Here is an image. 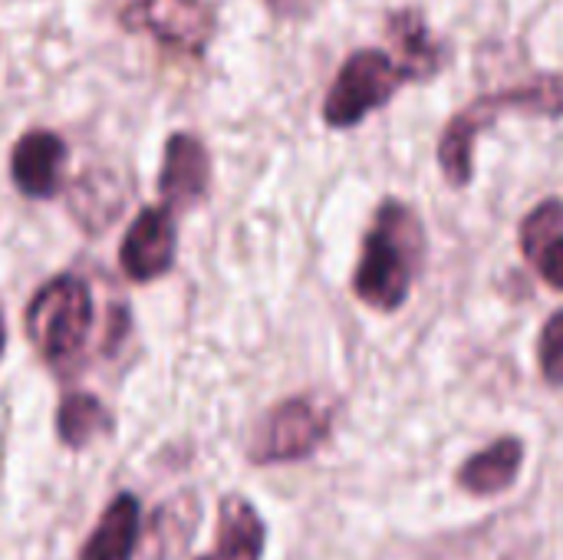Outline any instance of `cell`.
Masks as SVG:
<instances>
[{"label":"cell","instance_id":"cell-1","mask_svg":"<svg viewBox=\"0 0 563 560\" xmlns=\"http://www.w3.org/2000/svg\"><path fill=\"white\" fill-rule=\"evenodd\" d=\"M422 261V224L402 201H386L363 241L356 267V297L376 310H396L409 297Z\"/></svg>","mask_w":563,"mask_h":560},{"label":"cell","instance_id":"cell-2","mask_svg":"<svg viewBox=\"0 0 563 560\" xmlns=\"http://www.w3.org/2000/svg\"><path fill=\"white\" fill-rule=\"evenodd\" d=\"M515 106L531 109V112H544V116H561L563 79L561 76H541L528 86L492 92V96L472 102L462 116H455L449 122V129L442 132V142H439V162H442V172L452 185L462 188L472 178V145H475L478 129L485 122H492L495 116L515 109Z\"/></svg>","mask_w":563,"mask_h":560},{"label":"cell","instance_id":"cell-3","mask_svg":"<svg viewBox=\"0 0 563 560\" xmlns=\"http://www.w3.org/2000/svg\"><path fill=\"white\" fill-rule=\"evenodd\" d=\"M92 330V294L86 281L63 274L40 287L26 307V333L40 356L53 366L73 363Z\"/></svg>","mask_w":563,"mask_h":560},{"label":"cell","instance_id":"cell-4","mask_svg":"<svg viewBox=\"0 0 563 560\" xmlns=\"http://www.w3.org/2000/svg\"><path fill=\"white\" fill-rule=\"evenodd\" d=\"M402 79L406 76L396 59L379 50H360L343 63L330 96L323 99V119L333 129H350L373 109L386 106Z\"/></svg>","mask_w":563,"mask_h":560},{"label":"cell","instance_id":"cell-5","mask_svg":"<svg viewBox=\"0 0 563 560\" xmlns=\"http://www.w3.org/2000/svg\"><path fill=\"white\" fill-rule=\"evenodd\" d=\"M330 436V413L320 409L310 399H287L271 416L261 422L251 459L257 465H274V462H297L313 455L323 439Z\"/></svg>","mask_w":563,"mask_h":560},{"label":"cell","instance_id":"cell-6","mask_svg":"<svg viewBox=\"0 0 563 560\" xmlns=\"http://www.w3.org/2000/svg\"><path fill=\"white\" fill-rule=\"evenodd\" d=\"M122 20L132 30H148L162 43L191 53H198L214 30V13L201 0H129Z\"/></svg>","mask_w":563,"mask_h":560},{"label":"cell","instance_id":"cell-7","mask_svg":"<svg viewBox=\"0 0 563 560\" xmlns=\"http://www.w3.org/2000/svg\"><path fill=\"white\" fill-rule=\"evenodd\" d=\"M122 271L132 281H155L168 274L175 261V218L168 208H145L129 228L122 251Z\"/></svg>","mask_w":563,"mask_h":560},{"label":"cell","instance_id":"cell-8","mask_svg":"<svg viewBox=\"0 0 563 560\" xmlns=\"http://www.w3.org/2000/svg\"><path fill=\"white\" fill-rule=\"evenodd\" d=\"M66 165V142L56 132L33 129L13 145L10 175L26 198H49L59 191Z\"/></svg>","mask_w":563,"mask_h":560},{"label":"cell","instance_id":"cell-9","mask_svg":"<svg viewBox=\"0 0 563 560\" xmlns=\"http://www.w3.org/2000/svg\"><path fill=\"white\" fill-rule=\"evenodd\" d=\"M208 178H211L208 149L188 132L172 135L165 145V162H162V175H158L162 198L172 208H191L208 191Z\"/></svg>","mask_w":563,"mask_h":560},{"label":"cell","instance_id":"cell-10","mask_svg":"<svg viewBox=\"0 0 563 560\" xmlns=\"http://www.w3.org/2000/svg\"><path fill=\"white\" fill-rule=\"evenodd\" d=\"M521 251L538 267V274L563 290V201L548 198L521 224Z\"/></svg>","mask_w":563,"mask_h":560},{"label":"cell","instance_id":"cell-11","mask_svg":"<svg viewBox=\"0 0 563 560\" xmlns=\"http://www.w3.org/2000/svg\"><path fill=\"white\" fill-rule=\"evenodd\" d=\"M264 521L251 502L228 495L218 512V548L201 560H261Z\"/></svg>","mask_w":563,"mask_h":560},{"label":"cell","instance_id":"cell-12","mask_svg":"<svg viewBox=\"0 0 563 560\" xmlns=\"http://www.w3.org/2000/svg\"><path fill=\"white\" fill-rule=\"evenodd\" d=\"M139 541V502L125 492L109 502L79 560H129Z\"/></svg>","mask_w":563,"mask_h":560},{"label":"cell","instance_id":"cell-13","mask_svg":"<svg viewBox=\"0 0 563 560\" xmlns=\"http://www.w3.org/2000/svg\"><path fill=\"white\" fill-rule=\"evenodd\" d=\"M525 462V446L518 439H498L492 449L472 455L462 472H459V485L472 495H501L505 488L515 485L518 472Z\"/></svg>","mask_w":563,"mask_h":560},{"label":"cell","instance_id":"cell-14","mask_svg":"<svg viewBox=\"0 0 563 560\" xmlns=\"http://www.w3.org/2000/svg\"><path fill=\"white\" fill-rule=\"evenodd\" d=\"M389 36L399 50V59L396 66L402 69L406 79H426L439 69L442 56H439V46L432 43L422 17L416 10H399L389 17Z\"/></svg>","mask_w":563,"mask_h":560},{"label":"cell","instance_id":"cell-15","mask_svg":"<svg viewBox=\"0 0 563 560\" xmlns=\"http://www.w3.org/2000/svg\"><path fill=\"white\" fill-rule=\"evenodd\" d=\"M195 528H198V502L195 498L185 495V498H175L172 505H165L152 521V535H148L152 538V558H178L188 548Z\"/></svg>","mask_w":563,"mask_h":560},{"label":"cell","instance_id":"cell-16","mask_svg":"<svg viewBox=\"0 0 563 560\" xmlns=\"http://www.w3.org/2000/svg\"><path fill=\"white\" fill-rule=\"evenodd\" d=\"M109 416L102 409V403L89 393H73L63 399L59 406V416H56V429H59V439L69 446V449H82L92 436H99L106 429Z\"/></svg>","mask_w":563,"mask_h":560},{"label":"cell","instance_id":"cell-17","mask_svg":"<svg viewBox=\"0 0 563 560\" xmlns=\"http://www.w3.org/2000/svg\"><path fill=\"white\" fill-rule=\"evenodd\" d=\"M541 373L551 386H563V310H558L541 333Z\"/></svg>","mask_w":563,"mask_h":560},{"label":"cell","instance_id":"cell-18","mask_svg":"<svg viewBox=\"0 0 563 560\" xmlns=\"http://www.w3.org/2000/svg\"><path fill=\"white\" fill-rule=\"evenodd\" d=\"M3 343H7V330H3V317H0V356H3Z\"/></svg>","mask_w":563,"mask_h":560}]
</instances>
